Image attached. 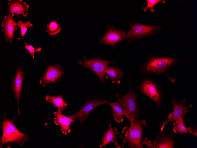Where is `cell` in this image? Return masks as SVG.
<instances>
[{
  "instance_id": "6da1fadb",
  "label": "cell",
  "mask_w": 197,
  "mask_h": 148,
  "mask_svg": "<svg viewBox=\"0 0 197 148\" xmlns=\"http://www.w3.org/2000/svg\"><path fill=\"white\" fill-rule=\"evenodd\" d=\"M179 60L176 58L155 57L149 55L145 64L139 71V74L147 76L162 75L168 78L171 82L175 81L170 78L166 74L170 67L176 65Z\"/></svg>"
},
{
  "instance_id": "7a4b0ae2",
  "label": "cell",
  "mask_w": 197,
  "mask_h": 148,
  "mask_svg": "<svg viewBox=\"0 0 197 148\" xmlns=\"http://www.w3.org/2000/svg\"><path fill=\"white\" fill-rule=\"evenodd\" d=\"M127 75L129 84L128 92L124 95L117 92L116 97L118 102L122 107L124 116L129 120L131 123L139 119V117L142 114V113L137 103L138 93L137 92L134 93L131 92V82L129 72H128Z\"/></svg>"
},
{
  "instance_id": "3957f363",
  "label": "cell",
  "mask_w": 197,
  "mask_h": 148,
  "mask_svg": "<svg viewBox=\"0 0 197 148\" xmlns=\"http://www.w3.org/2000/svg\"><path fill=\"white\" fill-rule=\"evenodd\" d=\"M15 118H8L4 113L1 120L3 134L0 140V147L8 143L12 142L20 145L27 142L30 138V136L19 131L16 127Z\"/></svg>"
},
{
  "instance_id": "277c9868",
  "label": "cell",
  "mask_w": 197,
  "mask_h": 148,
  "mask_svg": "<svg viewBox=\"0 0 197 148\" xmlns=\"http://www.w3.org/2000/svg\"><path fill=\"white\" fill-rule=\"evenodd\" d=\"M148 125L145 120L139 119L130 123L129 127H123L119 136L123 140V145L127 144L132 148H142L141 144L143 130Z\"/></svg>"
},
{
  "instance_id": "5b68a950",
  "label": "cell",
  "mask_w": 197,
  "mask_h": 148,
  "mask_svg": "<svg viewBox=\"0 0 197 148\" xmlns=\"http://www.w3.org/2000/svg\"><path fill=\"white\" fill-rule=\"evenodd\" d=\"M136 90L138 94L145 95L150 98L157 108L162 105L163 95L161 87L149 76L142 79L137 85Z\"/></svg>"
},
{
  "instance_id": "8992f818",
  "label": "cell",
  "mask_w": 197,
  "mask_h": 148,
  "mask_svg": "<svg viewBox=\"0 0 197 148\" xmlns=\"http://www.w3.org/2000/svg\"><path fill=\"white\" fill-rule=\"evenodd\" d=\"M83 58L84 59L78 61L79 64L93 71L98 77L100 83H104L106 70L110 64L115 63V61L104 59L100 56L91 59Z\"/></svg>"
},
{
  "instance_id": "52a82bcc",
  "label": "cell",
  "mask_w": 197,
  "mask_h": 148,
  "mask_svg": "<svg viewBox=\"0 0 197 148\" xmlns=\"http://www.w3.org/2000/svg\"><path fill=\"white\" fill-rule=\"evenodd\" d=\"M108 101L101 96L89 98L86 100L82 108L72 116L75 120L77 119L81 124H83L85 122L90 113L95 108L107 104Z\"/></svg>"
},
{
  "instance_id": "ba28073f",
  "label": "cell",
  "mask_w": 197,
  "mask_h": 148,
  "mask_svg": "<svg viewBox=\"0 0 197 148\" xmlns=\"http://www.w3.org/2000/svg\"><path fill=\"white\" fill-rule=\"evenodd\" d=\"M170 100L173 105V111L172 113H170L167 115L168 117V119L162 122L163 124L160 129L161 131H162L165 126L169 122L184 119V116L187 112H189L190 108L192 106V105L191 104L186 106L184 105V103L185 100L184 98L180 103L177 102L174 97L171 99Z\"/></svg>"
},
{
  "instance_id": "9c48e42d",
  "label": "cell",
  "mask_w": 197,
  "mask_h": 148,
  "mask_svg": "<svg viewBox=\"0 0 197 148\" xmlns=\"http://www.w3.org/2000/svg\"><path fill=\"white\" fill-rule=\"evenodd\" d=\"M105 34L100 38L98 44H103L112 47H115L119 42L126 38V34L124 30H118L113 26H107Z\"/></svg>"
},
{
  "instance_id": "30bf717a",
  "label": "cell",
  "mask_w": 197,
  "mask_h": 148,
  "mask_svg": "<svg viewBox=\"0 0 197 148\" xmlns=\"http://www.w3.org/2000/svg\"><path fill=\"white\" fill-rule=\"evenodd\" d=\"M64 71L61 66L57 64L48 66L45 69L44 75L40 80V83L45 87L50 83H55L60 81L64 73Z\"/></svg>"
},
{
  "instance_id": "8fae6325",
  "label": "cell",
  "mask_w": 197,
  "mask_h": 148,
  "mask_svg": "<svg viewBox=\"0 0 197 148\" xmlns=\"http://www.w3.org/2000/svg\"><path fill=\"white\" fill-rule=\"evenodd\" d=\"M130 30L126 34V38H137L153 33L158 29L151 25H145L139 24H132Z\"/></svg>"
},
{
  "instance_id": "7c38bea8",
  "label": "cell",
  "mask_w": 197,
  "mask_h": 148,
  "mask_svg": "<svg viewBox=\"0 0 197 148\" xmlns=\"http://www.w3.org/2000/svg\"><path fill=\"white\" fill-rule=\"evenodd\" d=\"M25 73L22 68L17 65L15 77L11 82L10 89L13 92L14 98L17 101L18 108V114H20L19 103L21 95L23 80Z\"/></svg>"
},
{
  "instance_id": "4fadbf2b",
  "label": "cell",
  "mask_w": 197,
  "mask_h": 148,
  "mask_svg": "<svg viewBox=\"0 0 197 148\" xmlns=\"http://www.w3.org/2000/svg\"><path fill=\"white\" fill-rule=\"evenodd\" d=\"M13 16L14 14L6 15L1 24L3 28L2 32L4 34L6 40L10 42H12L14 32L17 30V22L13 19Z\"/></svg>"
},
{
  "instance_id": "5bb4252c",
  "label": "cell",
  "mask_w": 197,
  "mask_h": 148,
  "mask_svg": "<svg viewBox=\"0 0 197 148\" xmlns=\"http://www.w3.org/2000/svg\"><path fill=\"white\" fill-rule=\"evenodd\" d=\"M8 1V14H15L18 18L20 14L24 17L27 16L29 6L26 2L22 0H9Z\"/></svg>"
},
{
  "instance_id": "9a60e30c",
  "label": "cell",
  "mask_w": 197,
  "mask_h": 148,
  "mask_svg": "<svg viewBox=\"0 0 197 148\" xmlns=\"http://www.w3.org/2000/svg\"><path fill=\"white\" fill-rule=\"evenodd\" d=\"M53 114L55 116L54 119V122L56 125L61 126L62 133L66 135L70 133L71 131L70 126V124L75 121L72 116H66L58 111L53 112Z\"/></svg>"
},
{
  "instance_id": "2e32d148",
  "label": "cell",
  "mask_w": 197,
  "mask_h": 148,
  "mask_svg": "<svg viewBox=\"0 0 197 148\" xmlns=\"http://www.w3.org/2000/svg\"><path fill=\"white\" fill-rule=\"evenodd\" d=\"M174 135L160 134L157 136L155 141H153L155 148H175L174 144Z\"/></svg>"
},
{
  "instance_id": "e0dca14e",
  "label": "cell",
  "mask_w": 197,
  "mask_h": 148,
  "mask_svg": "<svg viewBox=\"0 0 197 148\" xmlns=\"http://www.w3.org/2000/svg\"><path fill=\"white\" fill-rule=\"evenodd\" d=\"M118 134L117 129L114 127H112L110 123L109 129L104 134L103 137L102 139V143L100 147H104L110 143H113L115 145L118 144Z\"/></svg>"
},
{
  "instance_id": "ac0fdd59",
  "label": "cell",
  "mask_w": 197,
  "mask_h": 148,
  "mask_svg": "<svg viewBox=\"0 0 197 148\" xmlns=\"http://www.w3.org/2000/svg\"><path fill=\"white\" fill-rule=\"evenodd\" d=\"M106 72L107 75L106 78H110L112 83L117 84L120 83V80L124 74L123 71L114 66L108 68Z\"/></svg>"
},
{
  "instance_id": "d6986e66",
  "label": "cell",
  "mask_w": 197,
  "mask_h": 148,
  "mask_svg": "<svg viewBox=\"0 0 197 148\" xmlns=\"http://www.w3.org/2000/svg\"><path fill=\"white\" fill-rule=\"evenodd\" d=\"M45 99L47 101L52 104L53 108H58V111L61 112L67 107V104L64 100L62 94L58 95L57 97L47 95Z\"/></svg>"
},
{
  "instance_id": "ffe728a7",
  "label": "cell",
  "mask_w": 197,
  "mask_h": 148,
  "mask_svg": "<svg viewBox=\"0 0 197 148\" xmlns=\"http://www.w3.org/2000/svg\"><path fill=\"white\" fill-rule=\"evenodd\" d=\"M107 104L111 108L113 112L112 115L115 121L118 123H122L124 120V111L121 105L118 102L111 103L108 101Z\"/></svg>"
},
{
  "instance_id": "44dd1931",
  "label": "cell",
  "mask_w": 197,
  "mask_h": 148,
  "mask_svg": "<svg viewBox=\"0 0 197 148\" xmlns=\"http://www.w3.org/2000/svg\"><path fill=\"white\" fill-rule=\"evenodd\" d=\"M61 30L60 24L55 20H53L47 24L46 31L50 35H55L59 33Z\"/></svg>"
},
{
  "instance_id": "7402d4cb",
  "label": "cell",
  "mask_w": 197,
  "mask_h": 148,
  "mask_svg": "<svg viewBox=\"0 0 197 148\" xmlns=\"http://www.w3.org/2000/svg\"><path fill=\"white\" fill-rule=\"evenodd\" d=\"M184 119L175 121L173 124V131L176 134H183L187 133V128L184 125Z\"/></svg>"
},
{
  "instance_id": "603a6c76",
  "label": "cell",
  "mask_w": 197,
  "mask_h": 148,
  "mask_svg": "<svg viewBox=\"0 0 197 148\" xmlns=\"http://www.w3.org/2000/svg\"><path fill=\"white\" fill-rule=\"evenodd\" d=\"M17 25L20 29L21 31V37L24 38V36L29 28H30L33 26V25L29 21H27L23 22L20 20L17 22Z\"/></svg>"
},
{
  "instance_id": "cb8c5ba5",
  "label": "cell",
  "mask_w": 197,
  "mask_h": 148,
  "mask_svg": "<svg viewBox=\"0 0 197 148\" xmlns=\"http://www.w3.org/2000/svg\"><path fill=\"white\" fill-rule=\"evenodd\" d=\"M147 4L146 6L142 7V9L145 12H146L147 9H150V11L153 12L154 11L153 7L155 5L160 2L163 3L165 2V1L162 0H147Z\"/></svg>"
},
{
  "instance_id": "d4e9b609",
  "label": "cell",
  "mask_w": 197,
  "mask_h": 148,
  "mask_svg": "<svg viewBox=\"0 0 197 148\" xmlns=\"http://www.w3.org/2000/svg\"><path fill=\"white\" fill-rule=\"evenodd\" d=\"M25 45H24L25 47V49L27 50L29 52L31 56H32V58H35V54L36 52H40L41 51L42 48L41 47L37 48H35L31 45H28L25 43Z\"/></svg>"
},
{
  "instance_id": "484cf974",
  "label": "cell",
  "mask_w": 197,
  "mask_h": 148,
  "mask_svg": "<svg viewBox=\"0 0 197 148\" xmlns=\"http://www.w3.org/2000/svg\"><path fill=\"white\" fill-rule=\"evenodd\" d=\"M141 144L142 145L145 144L150 148H155L153 141L149 140L146 137H145V139L142 141Z\"/></svg>"
},
{
  "instance_id": "4316f807",
  "label": "cell",
  "mask_w": 197,
  "mask_h": 148,
  "mask_svg": "<svg viewBox=\"0 0 197 148\" xmlns=\"http://www.w3.org/2000/svg\"><path fill=\"white\" fill-rule=\"evenodd\" d=\"M187 133L192 134L196 136H197V129L192 127H187Z\"/></svg>"
},
{
  "instance_id": "83f0119b",
  "label": "cell",
  "mask_w": 197,
  "mask_h": 148,
  "mask_svg": "<svg viewBox=\"0 0 197 148\" xmlns=\"http://www.w3.org/2000/svg\"><path fill=\"white\" fill-rule=\"evenodd\" d=\"M115 148H124V147H123V146H121L120 145H119L118 144H117L116 145V146L115 147Z\"/></svg>"
}]
</instances>
